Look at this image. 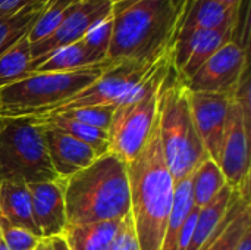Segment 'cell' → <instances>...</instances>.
Segmentation results:
<instances>
[{"mask_svg":"<svg viewBox=\"0 0 251 250\" xmlns=\"http://www.w3.org/2000/svg\"><path fill=\"white\" fill-rule=\"evenodd\" d=\"M234 250H251V225L243 233L241 239L235 245Z\"/></svg>","mask_w":251,"mask_h":250,"instance_id":"d6a6232c","label":"cell"},{"mask_svg":"<svg viewBox=\"0 0 251 250\" xmlns=\"http://www.w3.org/2000/svg\"><path fill=\"white\" fill-rule=\"evenodd\" d=\"M113 63L110 60L66 72H31L0 87L1 118H35L93 84Z\"/></svg>","mask_w":251,"mask_h":250,"instance_id":"5b68a950","label":"cell"},{"mask_svg":"<svg viewBox=\"0 0 251 250\" xmlns=\"http://www.w3.org/2000/svg\"><path fill=\"white\" fill-rule=\"evenodd\" d=\"M31 62V43L26 35L0 56V87L24 78L29 72Z\"/></svg>","mask_w":251,"mask_h":250,"instance_id":"4316f807","label":"cell"},{"mask_svg":"<svg viewBox=\"0 0 251 250\" xmlns=\"http://www.w3.org/2000/svg\"><path fill=\"white\" fill-rule=\"evenodd\" d=\"M29 119H32L35 124L51 127L75 137L76 140L88 144L99 156L109 152V133L104 130L90 127L87 124L65 118L62 115H50V116H43V118H29Z\"/></svg>","mask_w":251,"mask_h":250,"instance_id":"603a6c76","label":"cell"},{"mask_svg":"<svg viewBox=\"0 0 251 250\" xmlns=\"http://www.w3.org/2000/svg\"><path fill=\"white\" fill-rule=\"evenodd\" d=\"M129 183V215L140 250H160L172 208L175 181L163 158L157 116L138 152L126 164Z\"/></svg>","mask_w":251,"mask_h":250,"instance_id":"7a4b0ae2","label":"cell"},{"mask_svg":"<svg viewBox=\"0 0 251 250\" xmlns=\"http://www.w3.org/2000/svg\"><path fill=\"white\" fill-rule=\"evenodd\" d=\"M247 71L249 50L232 40L185 80V85L190 91L234 94Z\"/></svg>","mask_w":251,"mask_h":250,"instance_id":"30bf717a","label":"cell"},{"mask_svg":"<svg viewBox=\"0 0 251 250\" xmlns=\"http://www.w3.org/2000/svg\"><path fill=\"white\" fill-rule=\"evenodd\" d=\"M232 100L234 94L201 93L188 90V102L194 127L206 149L207 156L213 161H216L219 155Z\"/></svg>","mask_w":251,"mask_h":250,"instance_id":"7c38bea8","label":"cell"},{"mask_svg":"<svg viewBox=\"0 0 251 250\" xmlns=\"http://www.w3.org/2000/svg\"><path fill=\"white\" fill-rule=\"evenodd\" d=\"M34 250H54L51 239H38V243Z\"/></svg>","mask_w":251,"mask_h":250,"instance_id":"e575fe53","label":"cell"},{"mask_svg":"<svg viewBox=\"0 0 251 250\" xmlns=\"http://www.w3.org/2000/svg\"><path fill=\"white\" fill-rule=\"evenodd\" d=\"M0 239H1V234H0Z\"/></svg>","mask_w":251,"mask_h":250,"instance_id":"f35d334b","label":"cell"},{"mask_svg":"<svg viewBox=\"0 0 251 250\" xmlns=\"http://www.w3.org/2000/svg\"><path fill=\"white\" fill-rule=\"evenodd\" d=\"M106 60L107 59L101 57L81 40L53 52L32 72H66L93 66Z\"/></svg>","mask_w":251,"mask_h":250,"instance_id":"44dd1931","label":"cell"},{"mask_svg":"<svg viewBox=\"0 0 251 250\" xmlns=\"http://www.w3.org/2000/svg\"><path fill=\"white\" fill-rule=\"evenodd\" d=\"M112 34H113V21H112V15H110L109 18H106L101 22H99L97 25H94L87 32V35L82 38V41L90 49H93L96 53H99L101 57L107 59Z\"/></svg>","mask_w":251,"mask_h":250,"instance_id":"f546056e","label":"cell"},{"mask_svg":"<svg viewBox=\"0 0 251 250\" xmlns=\"http://www.w3.org/2000/svg\"><path fill=\"white\" fill-rule=\"evenodd\" d=\"M251 225L250 196L237 192L224 220L200 250H234L243 233Z\"/></svg>","mask_w":251,"mask_h":250,"instance_id":"2e32d148","label":"cell"},{"mask_svg":"<svg viewBox=\"0 0 251 250\" xmlns=\"http://www.w3.org/2000/svg\"><path fill=\"white\" fill-rule=\"evenodd\" d=\"M31 193L32 218L40 239L62 236L68 222L63 200L62 181H44L28 184Z\"/></svg>","mask_w":251,"mask_h":250,"instance_id":"5bb4252c","label":"cell"},{"mask_svg":"<svg viewBox=\"0 0 251 250\" xmlns=\"http://www.w3.org/2000/svg\"><path fill=\"white\" fill-rule=\"evenodd\" d=\"M109 1H112V3H118V1H122V0H109Z\"/></svg>","mask_w":251,"mask_h":250,"instance_id":"74e56055","label":"cell"},{"mask_svg":"<svg viewBox=\"0 0 251 250\" xmlns=\"http://www.w3.org/2000/svg\"><path fill=\"white\" fill-rule=\"evenodd\" d=\"M122 220L66 225L62 237L69 250H109L116 239Z\"/></svg>","mask_w":251,"mask_h":250,"instance_id":"d6986e66","label":"cell"},{"mask_svg":"<svg viewBox=\"0 0 251 250\" xmlns=\"http://www.w3.org/2000/svg\"><path fill=\"white\" fill-rule=\"evenodd\" d=\"M193 196H191V175L175 183L172 208L166 221L160 250H176L182 227L193 211Z\"/></svg>","mask_w":251,"mask_h":250,"instance_id":"7402d4cb","label":"cell"},{"mask_svg":"<svg viewBox=\"0 0 251 250\" xmlns=\"http://www.w3.org/2000/svg\"><path fill=\"white\" fill-rule=\"evenodd\" d=\"M109 250H140L131 215H126L122 220V224L116 234V239Z\"/></svg>","mask_w":251,"mask_h":250,"instance_id":"4dcf8cb0","label":"cell"},{"mask_svg":"<svg viewBox=\"0 0 251 250\" xmlns=\"http://www.w3.org/2000/svg\"><path fill=\"white\" fill-rule=\"evenodd\" d=\"M229 187L250 196V108L234 96L216 159Z\"/></svg>","mask_w":251,"mask_h":250,"instance_id":"9c48e42d","label":"cell"},{"mask_svg":"<svg viewBox=\"0 0 251 250\" xmlns=\"http://www.w3.org/2000/svg\"><path fill=\"white\" fill-rule=\"evenodd\" d=\"M0 217L10 225L25 228L40 237L32 218L29 187L24 181L0 183Z\"/></svg>","mask_w":251,"mask_h":250,"instance_id":"ac0fdd59","label":"cell"},{"mask_svg":"<svg viewBox=\"0 0 251 250\" xmlns=\"http://www.w3.org/2000/svg\"><path fill=\"white\" fill-rule=\"evenodd\" d=\"M241 6L232 7L216 0H190L179 31L219 29L237 27Z\"/></svg>","mask_w":251,"mask_h":250,"instance_id":"e0dca14e","label":"cell"},{"mask_svg":"<svg viewBox=\"0 0 251 250\" xmlns=\"http://www.w3.org/2000/svg\"><path fill=\"white\" fill-rule=\"evenodd\" d=\"M157 127L163 158L175 183L191 175L209 158L194 127L188 88L175 68L171 69L160 90Z\"/></svg>","mask_w":251,"mask_h":250,"instance_id":"277c9868","label":"cell"},{"mask_svg":"<svg viewBox=\"0 0 251 250\" xmlns=\"http://www.w3.org/2000/svg\"><path fill=\"white\" fill-rule=\"evenodd\" d=\"M59 180L49 159L44 130L29 118L0 119V183Z\"/></svg>","mask_w":251,"mask_h":250,"instance_id":"52a82bcc","label":"cell"},{"mask_svg":"<svg viewBox=\"0 0 251 250\" xmlns=\"http://www.w3.org/2000/svg\"><path fill=\"white\" fill-rule=\"evenodd\" d=\"M237 190L225 186L222 192L203 209H199L191 240L187 250H200L215 233L216 227L224 220L226 211L229 209L232 200L235 199Z\"/></svg>","mask_w":251,"mask_h":250,"instance_id":"ffe728a7","label":"cell"},{"mask_svg":"<svg viewBox=\"0 0 251 250\" xmlns=\"http://www.w3.org/2000/svg\"><path fill=\"white\" fill-rule=\"evenodd\" d=\"M190 0H122L113 3L112 63H154L174 52Z\"/></svg>","mask_w":251,"mask_h":250,"instance_id":"6da1fadb","label":"cell"},{"mask_svg":"<svg viewBox=\"0 0 251 250\" xmlns=\"http://www.w3.org/2000/svg\"><path fill=\"white\" fill-rule=\"evenodd\" d=\"M46 1H37L13 15L0 16V56L29 34Z\"/></svg>","mask_w":251,"mask_h":250,"instance_id":"d4e9b609","label":"cell"},{"mask_svg":"<svg viewBox=\"0 0 251 250\" xmlns=\"http://www.w3.org/2000/svg\"><path fill=\"white\" fill-rule=\"evenodd\" d=\"M37 1H43V0H0V16L13 15Z\"/></svg>","mask_w":251,"mask_h":250,"instance_id":"1f68e13d","label":"cell"},{"mask_svg":"<svg viewBox=\"0 0 251 250\" xmlns=\"http://www.w3.org/2000/svg\"><path fill=\"white\" fill-rule=\"evenodd\" d=\"M237 27L179 31L172 52L174 68L185 81L222 46L235 38Z\"/></svg>","mask_w":251,"mask_h":250,"instance_id":"4fadbf2b","label":"cell"},{"mask_svg":"<svg viewBox=\"0 0 251 250\" xmlns=\"http://www.w3.org/2000/svg\"><path fill=\"white\" fill-rule=\"evenodd\" d=\"M0 250H9L7 248H6V245H4L3 239H0Z\"/></svg>","mask_w":251,"mask_h":250,"instance_id":"8d00e7d4","label":"cell"},{"mask_svg":"<svg viewBox=\"0 0 251 250\" xmlns=\"http://www.w3.org/2000/svg\"><path fill=\"white\" fill-rule=\"evenodd\" d=\"M115 109L116 108H113V106H90V108L72 109V111L62 112L57 115H62L65 118L75 119V121H79V122L87 124L90 127L107 131L110 124H112Z\"/></svg>","mask_w":251,"mask_h":250,"instance_id":"83f0119b","label":"cell"},{"mask_svg":"<svg viewBox=\"0 0 251 250\" xmlns=\"http://www.w3.org/2000/svg\"><path fill=\"white\" fill-rule=\"evenodd\" d=\"M51 242H53V249L54 250H69L68 245H66V242H65V239H63L62 236L53 237V239H51Z\"/></svg>","mask_w":251,"mask_h":250,"instance_id":"836d02e7","label":"cell"},{"mask_svg":"<svg viewBox=\"0 0 251 250\" xmlns=\"http://www.w3.org/2000/svg\"><path fill=\"white\" fill-rule=\"evenodd\" d=\"M225 186H228V183L216 161L206 158L191 174V196L194 208H206Z\"/></svg>","mask_w":251,"mask_h":250,"instance_id":"cb8c5ba5","label":"cell"},{"mask_svg":"<svg viewBox=\"0 0 251 250\" xmlns=\"http://www.w3.org/2000/svg\"><path fill=\"white\" fill-rule=\"evenodd\" d=\"M154 63H135V62L113 63L87 88L69 97L68 100L54 105L53 108L47 109L44 113L35 118L57 115L72 109L90 108V106L116 108L143 81V78L149 74V71L153 68Z\"/></svg>","mask_w":251,"mask_h":250,"instance_id":"ba28073f","label":"cell"},{"mask_svg":"<svg viewBox=\"0 0 251 250\" xmlns=\"http://www.w3.org/2000/svg\"><path fill=\"white\" fill-rule=\"evenodd\" d=\"M216 1H219V3H222V4H226V6L238 7V6H241V4H243V1H244V0H216Z\"/></svg>","mask_w":251,"mask_h":250,"instance_id":"d590c367","label":"cell"},{"mask_svg":"<svg viewBox=\"0 0 251 250\" xmlns=\"http://www.w3.org/2000/svg\"><path fill=\"white\" fill-rule=\"evenodd\" d=\"M112 12L113 3L109 0H81L78 7L56 28L53 34L38 43L31 44L32 62L29 72H32L53 52L81 41L94 25L109 18Z\"/></svg>","mask_w":251,"mask_h":250,"instance_id":"8fae6325","label":"cell"},{"mask_svg":"<svg viewBox=\"0 0 251 250\" xmlns=\"http://www.w3.org/2000/svg\"><path fill=\"white\" fill-rule=\"evenodd\" d=\"M81 0H47L40 16L34 22L28 40L31 44L47 38L78 7Z\"/></svg>","mask_w":251,"mask_h":250,"instance_id":"484cf974","label":"cell"},{"mask_svg":"<svg viewBox=\"0 0 251 250\" xmlns=\"http://www.w3.org/2000/svg\"><path fill=\"white\" fill-rule=\"evenodd\" d=\"M40 125V124H38ZM49 159L59 180H66L91 165L99 155L85 143L51 127H44Z\"/></svg>","mask_w":251,"mask_h":250,"instance_id":"9a60e30c","label":"cell"},{"mask_svg":"<svg viewBox=\"0 0 251 250\" xmlns=\"http://www.w3.org/2000/svg\"><path fill=\"white\" fill-rule=\"evenodd\" d=\"M60 181L68 225L124 220L129 215L126 164L109 152Z\"/></svg>","mask_w":251,"mask_h":250,"instance_id":"3957f363","label":"cell"},{"mask_svg":"<svg viewBox=\"0 0 251 250\" xmlns=\"http://www.w3.org/2000/svg\"><path fill=\"white\" fill-rule=\"evenodd\" d=\"M174 68L172 55L162 57L134 88V91L116 106L109 133V153L128 164L144 146L157 116L162 85Z\"/></svg>","mask_w":251,"mask_h":250,"instance_id":"8992f818","label":"cell"},{"mask_svg":"<svg viewBox=\"0 0 251 250\" xmlns=\"http://www.w3.org/2000/svg\"><path fill=\"white\" fill-rule=\"evenodd\" d=\"M0 234L9 250H34L40 239L25 228L10 225L1 217H0Z\"/></svg>","mask_w":251,"mask_h":250,"instance_id":"f1b7e54d","label":"cell"}]
</instances>
